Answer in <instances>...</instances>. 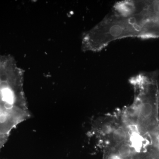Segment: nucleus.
Wrapping results in <instances>:
<instances>
[{"instance_id":"nucleus-1","label":"nucleus","mask_w":159,"mask_h":159,"mask_svg":"<svg viewBox=\"0 0 159 159\" xmlns=\"http://www.w3.org/2000/svg\"><path fill=\"white\" fill-rule=\"evenodd\" d=\"M134 91L133 104L122 116L144 139L159 133V88L157 72L142 73L130 80Z\"/></svg>"},{"instance_id":"nucleus-2","label":"nucleus","mask_w":159,"mask_h":159,"mask_svg":"<svg viewBox=\"0 0 159 159\" xmlns=\"http://www.w3.org/2000/svg\"><path fill=\"white\" fill-rule=\"evenodd\" d=\"M142 38L159 39V1H148Z\"/></svg>"},{"instance_id":"nucleus-3","label":"nucleus","mask_w":159,"mask_h":159,"mask_svg":"<svg viewBox=\"0 0 159 159\" xmlns=\"http://www.w3.org/2000/svg\"><path fill=\"white\" fill-rule=\"evenodd\" d=\"M8 138L5 136L0 135V150L7 142Z\"/></svg>"},{"instance_id":"nucleus-4","label":"nucleus","mask_w":159,"mask_h":159,"mask_svg":"<svg viewBox=\"0 0 159 159\" xmlns=\"http://www.w3.org/2000/svg\"><path fill=\"white\" fill-rule=\"evenodd\" d=\"M2 80H1V78H0V84H1V83L2 82Z\"/></svg>"}]
</instances>
